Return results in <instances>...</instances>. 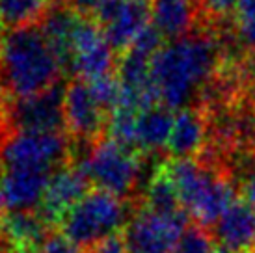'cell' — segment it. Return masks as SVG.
I'll return each instance as SVG.
<instances>
[{"instance_id": "1", "label": "cell", "mask_w": 255, "mask_h": 253, "mask_svg": "<svg viewBox=\"0 0 255 253\" xmlns=\"http://www.w3.org/2000/svg\"><path fill=\"white\" fill-rule=\"evenodd\" d=\"M226 26L196 28L156 52L151 62V80L160 105L177 112L198 106L231 52Z\"/></svg>"}, {"instance_id": "2", "label": "cell", "mask_w": 255, "mask_h": 253, "mask_svg": "<svg viewBox=\"0 0 255 253\" xmlns=\"http://www.w3.org/2000/svg\"><path fill=\"white\" fill-rule=\"evenodd\" d=\"M64 65L39 24L0 35V95L6 101L36 97L62 84Z\"/></svg>"}, {"instance_id": "3", "label": "cell", "mask_w": 255, "mask_h": 253, "mask_svg": "<svg viewBox=\"0 0 255 253\" xmlns=\"http://www.w3.org/2000/svg\"><path fill=\"white\" fill-rule=\"evenodd\" d=\"M164 168L177 190L183 211L201 227H213L237 201L231 177L211 158H170Z\"/></svg>"}, {"instance_id": "4", "label": "cell", "mask_w": 255, "mask_h": 253, "mask_svg": "<svg viewBox=\"0 0 255 253\" xmlns=\"http://www.w3.org/2000/svg\"><path fill=\"white\" fill-rule=\"evenodd\" d=\"M143 158L145 155L142 153L110 138H103L90 147H84V153L73 158V162L99 190H105L123 201L136 203L145 184Z\"/></svg>"}, {"instance_id": "5", "label": "cell", "mask_w": 255, "mask_h": 253, "mask_svg": "<svg viewBox=\"0 0 255 253\" xmlns=\"http://www.w3.org/2000/svg\"><path fill=\"white\" fill-rule=\"evenodd\" d=\"M130 205L105 190H90L62 220V237L78 250L88 252L127 225L132 214Z\"/></svg>"}, {"instance_id": "6", "label": "cell", "mask_w": 255, "mask_h": 253, "mask_svg": "<svg viewBox=\"0 0 255 253\" xmlns=\"http://www.w3.org/2000/svg\"><path fill=\"white\" fill-rule=\"evenodd\" d=\"M71 140L64 132H9L0 141V169L56 171L71 162Z\"/></svg>"}, {"instance_id": "7", "label": "cell", "mask_w": 255, "mask_h": 253, "mask_svg": "<svg viewBox=\"0 0 255 253\" xmlns=\"http://www.w3.org/2000/svg\"><path fill=\"white\" fill-rule=\"evenodd\" d=\"M188 214L156 212L132 203V214L123 227V242L128 253H173L188 227Z\"/></svg>"}, {"instance_id": "8", "label": "cell", "mask_w": 255, "mask_h": 253, "mask_svg": "<svg viewBox=\"0 0 255 253\" xmlns=\"http://www.w3.org/2000/svg\"><path fill=\"white\" fill-rule=\"evenodd\" d=\"M64 116L67 138L71 143L82 145V149L103 140L110 120L84 78H73L65 86Z\"/></svg>"}, {"instance_id": "9", "label": "cell", "mask_w": 255, "mask_h": 253, "mask_svg": "<svg viewBox=\"0 0 255 253\" xmlns=\"http://www.w3.org/2000/svg\"><path fill=\"white\" fill-rule=\"evenodd\" d=\"M65 88L62 84L36 97L4 99L6 128L9 132H65Z\"/></svg>"}, {"instance_id": "10", "label": "cell", "mask_w": 255, "mask_h": 253, "mask_svg": "<svg viewBox=\"0 0 255 253\" xmlns=\"http://www.w3.org/2000/svg\"><path fill=\"white\" fill-rule=\"evenodd\" d=\"M151 7L147 0H101L92 19L107 35L116 54H125L147 28Z\"/></svg>"}, {"instance_id": "11", "label": "cell", "mask_w": 255, "mask_h": 253, "mask_svg": "<svg viewBox=\"0 0 255 253\" xmlns=\"http://www.w3.org/2000/svg\"><path fill=\"white\" fill-rule=\"evenodd\" d=\"M114 67H118L116 52L107 35L92 17L82 15L73 35L69 73H73L75 78L93 80L112 75Z\"/></svg>"}, {"instance_id": "12", "label": "cell", "mask_w": 255, "mask_h": 253, "mask_svg": "<svg viewBox=\"0 0 255 253\" xmlns=\"http://www.w3.org/2000/svg\"><path fill=\"white\" fill-rule=\"evenodd\" d=\"M88 184L90 181L82 169L73 160L67 162L50 175L49 186L37 212L50 227L60 225L65 214L88 194Z\"/></svg>"}, {"instance_id": "13", "label": "cell", "mask_w": 255, "mask_h": 253, "mask_svg": "<svg viewBox=\"0 0 255 253\" xmlns=\"http://www.w3.org/2000/svg\"><path fill=\"white\" fill-rule=\"evenodd\" d=\"M52 173L24 168L0 169L2 209L7 212H32L39 209Z\"/></svg>"}, {"instance_id": "14", "label": "cell", "mask_w": 255, "mask_h": 253, "mask_svg": "<svg viewBox=\"0 0 255 253\" xmlns=\"http://www.w3.org/2000/svg\"><path fill=\"white\" fill-rule=\"evenodd\" d=\"M209 141L211 126L205 110L190 106L175 114L166 147L171 158H199L209 147Z\"/></svg>"}, {"instance_id": "15", "label": "cell", "mask_w": 255, "mask_h": 253, "mask_svg": "<svg viewBox=\"0 0 255 253\" xmlns=\"http://www.w3.org/2000/svg\"><path fill=\"white\" fill-rule=\"evenodd\" d=\"M214 242L231 253H255V207L237 199L211 227Z\"/></svg>"}, {"instance_id": "16", "label": "cell", "mask_w": 255, "mask_h": 253, "mask_svg": "<svg viewBox=\"0 0 255 253\" xmlns=\"http://www.w3.org/2000/svg\"><path fill=\"white\" fill-rule=\"evenodd\" d=\"M50 235V225L37 211L6 212L0 222V240L11 253L41 252Z\"/></svg>"}, {"instance_id": "17", "label": "cell", "mask_w": 255, "mask_h": 253, "mask_svg": "<svg viewBox=\"0 0 255 253\" xmlns=\"http://www.w3.org/2000/svg\"><path fill=\"white\" fill-rule=\"evenodd\" d=\"M151 24L164 39H181L201 24L199 0H151Z\"/></svg>"}, {"instance_id": "18", "label": "cell", "mask_w": 255, "mask_h": 253, "mask_svg": "<svg viewBox=\"0 0 255 253\" xmlns=\"http://www.w3.org/2000/svg\"><path fill=\"white\" fill-rule=\"evenodd\" d=\"M82 15L73 11L71 7H67L58 0V4L49 9V13L45 15L39 22L47 39H49L50 47L54 49L56 56L64 65V71H69V62H71V43L75 30L78 26Z\"/></svg>"}, {"instance_id": "19", "label": "cell", "mask_w": 255, "mask_h": 253, "mask_svg": "<svg viewBox=\"0 0 255 253\" xmlns=\"http://www.w3.org/2000/svg\"><path fill=\"white\" fill-rule=\"evenodd\" d=\"M171 110L162 105L151 106L138 114L136 123V149L142 155H151L168 147L171 126H173Z\"/></svg>"}, {"instance_id": "20", "label": "cell", "mask_w": 255, "mask_h": 253, "mask_svg": "<svg viewBox=\"0 0 255 253\" xmlns=\"http://www.w3.org/2000/svg\"><path fill=\"white\" fill-rule=\"evenodd\" d=\"M58 0H0V21L6 30L39 24Z\"/></svg>"}, {"instance_id": "21", "label": "cell", "mask_w": 255, "mask_h": 253, "mask_svg": "<svg viewBox=\"0 0 255 253\" xmlns=\"http://www.w3.org/2000/svg\"><path fill=\"white\" fill-rule=\"evenodd\" d=\"M216 248L213 235L207 233L205 227L194 224L186 227L173 253H216Z\"/></svg>"}, {"instance_id": "22", "label": "cell", "mask_w": 255, "mask_h": 253, "mask_svg": "<svg viewBox=\"0 0 255 253\" xmlns=\"http://www.w3.org/2000/svg\"><path fill=\"white\" fill-rule=\"evenodd\" d=\"M239 0H199L201 9V26H207V22L218 28L231 22L237 9Z\"/></svg>"}, {"instance_id": "23", "label": "cell", "mask_w": 255, "mask_h": 253, "mask_svg": "<svg viewBox=\"0 0 255 253\" xmlns=\"http://www.w3.org/2000/svg\"><path fill=\"white\" fill-rule=\"evenodd\" d=\"M88 84L92 88L95 99L99 101L101 105L105 106V110L108 114H112L121 103V82L118 75H107V77L93 78L88 80Z\"/></svg>"}, {"instance_id": "24", "label": "cell", "mask_w": 255, "mask_h": 253, "mask_svg": "<svg viewBox=\"0 0 255 253\" xmlns=\"http://www.w3.org/2000/svg\"><path fill=\"white\" fill-rule=\"evenodd\" d=\"M39 253H82L62 235H50Z\"/></svg>"}, {"instance_id": "25", "label": "cell", "mask_w": 255, "mask_h": 253, "mask_svg": "<svg viewBox=\"0 0 255 253\" xmlns=\"http://www.w3.org/2000/svg\"><path fill=\"white\" fill-rule=\"evenodd\" d=\"M86 253H128V252L127 248H125L123 237L121 235H114L110 239L99 242L97 246H93L92 250H88Z\"/></svg>"}, {"instance_id": "26", "label": "cell", "mask_w": 255, "mask_h": 253, "mask_svg": "<svg viewBox=\"0 0 255 253\" xmlns=\"http://www.w3.org/2000/svg\"><path fill=\"white\" fill-rule=\"evenodd\" d=\"M62 4H65L67 7H71L73 11H77L78 15H86L92 17V13L95 11V7L101 0H60Z\"/></svg>"}, {"instance_id": "27", "label": "cell", "mask_w": 255, "mask_h": 253, "mask_svg": "<svg viewBox=\"0 0 255 253\" xmlns=\"http://www.w3.org/2000/svg\"><path fill=\"white\" fill-rule=\"evenodd\" d=\"M233 19H241V21H255V0H239Z\"/></svg>"}, {"instance_id": "28", "label": "cell", "mask_w": 255, "mask_h": 253, "mask_svg": "<svg viewBox=\"0 0 255 253\" xmlns=\"http://www.w3.org/2000/svg\"><path fill=\"white\" fill-rule=\"evenodd\" d=\"M246 95L255 105V56L250 58L246 65Z\"/></svg>"}, {"instance_id": "29", "label": "cell", "mask_w": 255, "mask_h": 253, "mask_svg": "<svg viewBox=\"0 0 255 253\" xmlns=\"http://www.w3.org/2000/svg\"><path fill=\"white\" fill-rule=\"evenodd\" d=\"M6 134H7V128H6V116H4V97L0 95V141L4 140Z\"/></svg>"}, {"instance_id": "30", "label": "cell", "mask_w": 255, "mask_h": 253, "mask_svg": "<svg viewBox=\"0 0 255 253\" xmlns=\"http://www.w3.org/2000/svg\"><path fill=\"white\" fill-rule=\"evenodd\" d=\"M0 222H2V203H0ZM0 253H11L9 250L6 248V244L0 240Z\"/></svg>"}, {"instance_id": "31", "label": "cell", "mask_w": 255, "mask_h": 253, "mask_svg": "<svg viewBox=\"0 0 255 253\" xmlns=\"http://www.w3.org/2000/svg\"><path fill=\"white\" fill-rule=\"evenodd\" d=\"M0 28H2V21H0ZM0 35H2V32H0Z\"/></svg>"}, {"instance_id": "32", "label": "cell", "mask_w": 255, "mask_h": 253, "mask_svg": "<svg viewBox=\"0 0 255 253\" xmlns=\"http://www.w3.org/2000/svg\"><path fill=\"white\" fill-rule=\"evenodd\" d=\"M254 151H255V143H254Z\"/></svg>"}]
</instances>
